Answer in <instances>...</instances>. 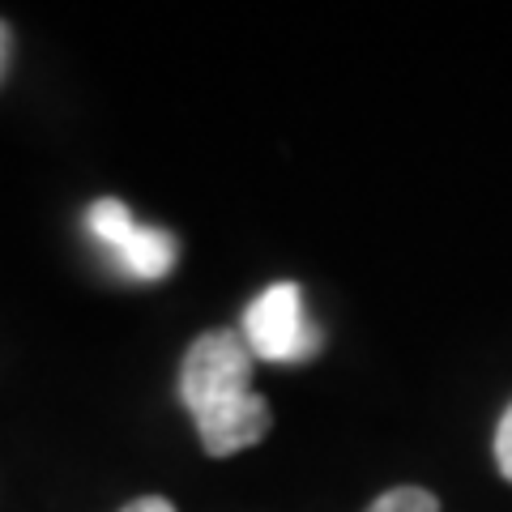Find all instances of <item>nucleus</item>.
<instances>
[{"mask_svg": "<svg viewBox=\"0 0 512 512\" xmlns=\"http://www.w3.org/2000/svg\"><path fill=\"white\" fill-rule=\"evenodd\" d=\"M367 512H440V504H436V495L423 487H393V491H384L380 500H372Z\"/></svg>", "mask_w": 512, "mask_h": 512, "instance_id": "4", "label": "nucleus"}, {"mask_svg": "<svg viewBox=\"0 0 512 512\" xmlns=\"http://www.w3.org/2000/svg\"><path fill=\"white\" fill-rule=\"evenodd\" d=\"M86 231L111 252L124 278L133 282H163L175 261H180V244L163 227H146L137 222L133 210L116 197H103L86 210Z\"/></svg>", "mask_w": 512, "mask_h": 512, "instance_id": "3", "label": "nucleus"}, {"mask_svg": "<svg viewBox=\"0 0 512 512\" xmlns=\"http://www.w3.org/2000/svg\"><path fill=\"white\" fill-rule=\"evenodd\" d=\"M252 350L239 329L201 333L180 363V402L197 423V436L210 457H231L269 436L265 397L252 389Z\"/></svg>", "mask_w": 512, "mask_h": 512, "instance_id": "1", "label": "nucleus"}, {"mask_svg": "<svg viewBox=\"0 0 512 512\" xmlns=\"http://www.w3.org/2000/svg\"><path fill=\"white\" fill-rule=\"evenodd\" d=\"M495 466H500V474L512 483V406L504 410L500 427H495Z\"/></svg>", "mask_w": 512, "mask_h": 512, "instance_id": "5", "label": "nucleus"}, {"mask_svg": "<svg viewBox=\"0 0 512 512\" xmlns=\"http://www.w3.org/2000/svg\"><path fill=\"white\" fill-rule=\"evenodd\" d=\"M5 64H9V26L0 22V77H5Z\"/></svg>", "mask_w": 512, "mask_h": 512, "instance_id": "7", "label": "nucleus"}, {"mask_svg": "<svg viewBox=\"0 0 512 512\" xmlns=\"http://www.w3.org/2000/svg\"><path fill=\"white\" fill-rule=\"evenodd\" d=\"M239 338L252 350V359L261 363H308L320 350V329L308 316V299H303V286L295 282H274L256 295L244 320H239Z\"/></svg>", "mask_w": 512, "mask_h": 512, "instance_id": "2", "label": "nucleus"}, {"mask_svg": "<svg viewBox=\"0 0 512 512\" xmlns=\"http://www.w3.org/2000/svg\"><path fill=\"white\" fill-rule=\"evenodd\" d=\"M120 512H175V504H167L163 495H141V500H133V504L120 508Z\"/></svg>", "mask_w": 512, "mask_h": 512, "instance_id": "6", "label": "nucleus"}]
</instances>
